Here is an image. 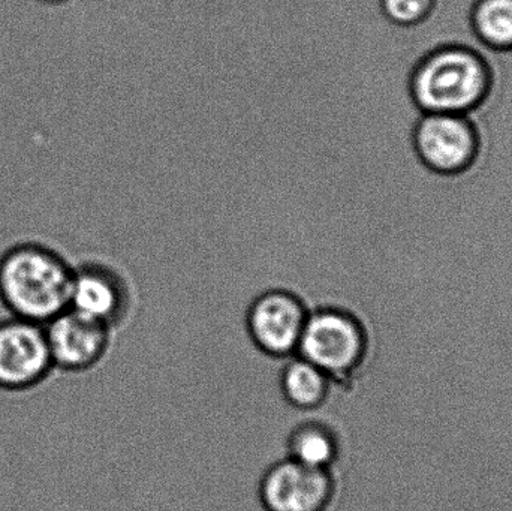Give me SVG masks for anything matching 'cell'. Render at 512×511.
I'll list each match as a JSON object with an SVG mask.
<instances>
[{"label": "cell", "instance_id": "cell-12", "mask_svg": "<svg viewBox=\"0 0 512 511\" xmlns=\"http://www.w3.org/2000/svg\"><path fill=\"white\" fill-rule=\"evenodd\" d=\"M472 21L478 35L493 47H512V0H477Z\"/></svg>", "mask_w": 512, "mask_h": 511}, {"label": "cell", "instance_id": "cell-5", "mask_svg": "<svg viewBox=\"0 0 512 511\" xmlns=\"http://www.w3.org/2000/svg\"><path fill=\"white\" fill-rule=\"evenodd\" d=\"M53 372L44 326L9 315L0 320V392H32Z\"/></svg>", "mask_w": 512, "mask_h": 511}, {"label": "cell", "instance_id": "cell-8", "mask_svg": "<svg viewBox=\"0 0 512 511\" xmlns=\"http://www.w3.org/2000/svg\"><path fill=\"white\" fill-rule=\"evenodd\" d=\"M54 371L83 374L96 368L110 350L113 329L74 309L45 324Z\"/></svg>", "mask_w": 512, "mask_h": 511}, {"label": "cell", "instance_id": "cell-9", "mask_svg": "<svg viewBox=\"0 0 512 511\" xmlns=\"http://www.w3.org/2000/svg\"><path fill=\"white\" fill-rule=\"evenodd\" d=\"M415 144L430 167L457 171L474 158L477 137L462 114L426 113L415 131Z\"/></svg>", "mask_w": 512, "mask_h": 511}, {"label": "cell", "instance_id": "cell-10", "mask_svg": "<svg viewBox=\"0 0 512 511\" xmlns=\"http://www.w3.org/2000/svg\"><path fill=\"white\" fill-rule=\"evenodd\" d=\"M331 386L333 381L325 372L300 356L291 357L280 375L283 398L301 411L322 407L330 395Z\"/></svg>", "mask_w": 512, "mask_h": 511}, {"label": "cell", "instance_id": "cell-2", "mask_svg": "<svg viewBox=\"0 0 512 511\" xmlns=\"http://www.w3.org/2000/svg\"><path fill=\"white\" fill-rule=\"evenodd\" d=\"M369 332L355 312L342 306L310 309L297 356L321 369L333 383L357 377L369 354Z\"/></svg>", "mask_w": 512, "mask_h": 511}, {"label": "cell", "instance_id": "cell-1", "mask_svg": "<svg viewBox=\"0 0 512 511\" xmlns=\"http://www.w3.org/2000/svg\"><path fill=\"white\" fill-rule=\"evenodd\" d=\"M74 263L39 242L9 246L0 255V305L9 317L50 323L69 309Z\"/></svg>", "mask_w": 512, "mask_h": 511}, {"label": "cell", "instance_id": "cell-7", "mask_svg": "<svg viewBox=\"0 0 512 511\" xmlns=\"http://www.w3.org/2000/svg\"><path fill=\"white\" fill-rule=\"evenodd\" d=\"M131 285L122 270L104 258L74 264L69 308L114 329L131 309Z\"/></svg>", "mask_w": 512, "mask_h": 511}, {"label": "cell", "instance_id": "cell-6", "mask_svg": "<svg viewBox=\"0 0 512 511\" xmlns=\"http://www.w3.org/2000/svg\"><path fill=\"white\" fill-rule=\"evenodd\" d=\"M336 495L330 470H318L286 458L271 465L259 483L265 511H325Z\"/></svg>", "mask_w": 512, "mask_h": 511}, {"label": "cell", "instance_id": "cell-3", "mask_svg": "<svg viewBox=\"0 0 512 511\" xmlns=\"http://www.w3.org/2000/svg\"><path fill=\"white\" fill-rule=\"evenodd\" d=\"M487 87L486 65L465 48L436 51L412 77L415 101L426 113H466L483 99Z\"/></svg>", "mask_w": 512, "mask_h": 511}, {"label": "cell", "instance_id": "cell-14", "mask_svg": "<svg viewBox=\"0 0 512 511\" xmlns=\"http://www.w3.org/2000/svg\"><path fill=\"white\" fill-rule=\"evenodd\" d=\"M39 5L50 6V8H57V6L66 5V3L71 2V0H35Z\"/></svg>", "mask_w": 512, "mask_h": 511}, {"label": "cell", "instance_id": "cell-13", "mask_svg": "<svg viewBox=\"0 0 512 511\" xmlns=\"http://www.w3.org/2000/svg\"><path fill=\"white\" fill-rule=\"evenodd\" d=\"M436 0H378L379 12L397 26H414L432 12Z\"/></svg>", "mask_w": 512, "mask_h": 511}, {"label": "cell", "instance_id": "cell-4", "mask_svg": "<svg viewBox=\"0 0 512 511\" xmlns=\"http://www.w3.org/2000/svg\"><path fill=\"white\" fill-rule=\"evenodd\" d=\"M306 300L283 287L256 294L246 309V330L252 344L274 359L297 356L298 345L309 317Z\"/></svg>", "mask_w": 512, "mask_h": 511}, {"label": "cell", "instance_id": "cell-11", "mask_svg": "<svg viewBox=\"0 0 512 511\" xmlns=\"http://www.w3.org/2000/svg\"><path fill=\"white\" fill-rule=\"evenodd\" d=\"M288 458L307 467L330 470L340 455L339 437L321 422H306L292 429L288 437Z\"/></svg>", "mask_w": 512, "mask_h": 511}]
</instances>
